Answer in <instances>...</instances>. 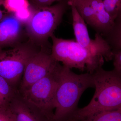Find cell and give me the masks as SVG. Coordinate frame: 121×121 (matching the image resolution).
<instances>
[{"label":"cell","mask_w":121,"mask_h":121,"mask_svg":"<svg viewBox=\"0 0 121 121\" xmlns=\"http://www.w3.org/2000/svg\"><path fill=\"white\" fill-rule=\"evenodd\" d=\"M93 75L95 92L90 103L78 108L68 121H80L98 113L121 109V73L102 67Z\"/></svg>","instance_id":"cell-1"},{"label":"cell","mask_w":121,"mask_h":121,"mask_svg":"<svg viewBox=\"0 0 121 121\" xmlns=\"http://www.w3.org/2000/svg\"><path fill=\"white\" fill-rule=\"evenodd\" d=\"M91 87H94L93 75L88 73L78 74L62 65L52 121H69L78 109V103L83 93Z\"/></svg>","instance_id":"cell-2"},{"label":"cell","mask_w":121,"mask_h":121,"mask_svg":"<svg viewBox=\"0 0 121 121\" xmlns=\"http://www.w3.org/2000/svg\"><path fill=\"white\" fill-rule=\"evenodd\" d=\"M50 37L52 41V55L66 67L92 74L104 64L103 57L82 47L76 40L58 38L54 34Z\"/></svg>","instance_id":"cell-3"},{"label":"cell","mask_w":121,"mask_h":121,"mask_svg":"<svg viewBox=\"0 0 121 121\" xmlns=\"http://www.w3.org/2000/svg\"><path fill=\"white\" fill-rule=\"evenodd\" d=\"M68 5V0L47 7L30 5L32 13L25 25L28 39L41 47H51L48 39L61 23Z\"/></svg>","instance_id":"cell-4"},{"label":"cell","mask_w":121,"mask_h":121,"mask_svg":"<svg viewBox=\"0 0 121 121\" xmlns=\"http://www.w3.org/2000/svg\"><path fill=\"white\" fill-rule=\"evenodd\" d=\"M62 66L26 89L19 90L21 96L28 105L50 121H52L55 109L56 94Z\"/></svg>","instance_id":"cell-5"},{"label":"cell","mask_w":121,"mask_h":121,"mask_svg":"<svg viewBox=\"0 0 121 121\" xmlns=\"http://www.w3.org/2000/svg\"><path fill=\"white\" fill-rule=\"evenodd\" d=\"M41 48L28 39L11 49L0 50V76L19 89L27 63Z\"/></svg>","instance_id":"cell-6"},{"label":"cell","mask_w":121,"mask_h":121,"mask_svg":"<svg viewBox=\"0 0 121 121\" xmlns=\"http://www.w3.org/2000/svg\"><path fill=\"white\" fill-rule=\"evenodd\" d=\"M52 47H41L29 60L26 67L19 90L26 89L53 72L60 65L51 55Z\"/></svg>","instance_id":"cell-7"},{"label":"cell","mask_w":121,"mask_h":121,"mask_svg":"<svg viewBox=\"0 0 121 121\" xmlns=\"http://www.w3.org/2000/svg\"><path fill=\"white\" fill-rule=\"evenodd\" d=\"M72 17V26L76 41L82 47L102 56L106 61L112 60L113 54L111 48L104 37L96 33L95 39H91L86 22L79 15L75 7L71 6Z\"/></svg>","instance_id":"cell-8"},{"label":"cell","mask_w":121,"mask_h":121,"mask_svg":"<svg viewBox=\"0 0 121 121\" xmlns=\"http://www.w3.org/2000/svg\"><path fill=\"white\" fill-rule=\"evenodd\" d=\"M25 36L27 35L24 24L13 13H8L0 21V50L24 42Z\"/></svg>","instance_id":"cell-9"},{"label":"cell","mask_w":121,"mask_h":121,"mask_svg":"<svg viewBox=\"0 0 121 121\" xmlns=\"http://www.w3.org/2000/svg\"><path fill=\"white\" fill-rule=\"evenodd\" d=\"M16 121H50L42 114L28 105L18 91L9 106Z\"/></svg>","instance_id":"cell-10"},{"label":"cell","mask_w":121,"mask_h":121,"mask_svg":"<svg viewBox=\"0 0 121 121\" xmlns=\"http://www.w3.org/2000/svg\"><path fill=\"white\" fill-rule=\"evenodd\" d=\"M93 8L95 14V28L97 33L104 36L112 28L114 20L106 10L101 0H87Z\"/></svg>","instance_id":"cell-11"},{"label":"cell","mask_w":121,"mask_h":121,"mask_svg":"<svg viewBox=\"0 0 121 121\" xmlns=\"http://www.w3.org/2000/svg\"><path fill=\"white\" fill-rule=\"evenodd\" d=\"M75 7L79 15L86 23L94 29L95 28V13L87 0H78L70 5Z\"/></svg>","instance_id":"cell-12"},{"label":"cell","mask_w":121,"mask_h":121,"mask_svg":"<svg viewBox=\"0 0 121 121\" xmlns=\"http://www.w3.org/2000/svg\"><path fill=\"white\" fill-rule=\"evenodd\" d=\"M103 37L112 51L121 49V15L115 20L110 30Z\"/></svg>","instance_id":"cell-13"},{"label":"cell","mask_w":121,"mask_h":121,"mask_svg":"<svg viewBox=\"0 0 121 121\" xmlns=\"http://www.w3.org/2000/svg\"><path fill=\"white\" fill-rule=\"evenodd\" d=\"M18 91V89L11 86L0 76V107H9Z\"/></svg>","instance_id":"cell-14"},{"label":"cell","mask_w":121,"mask_h":121,"mask_svg":"<svg viewBox=\"0 0 121 121\" xmlns=\"http://www.w3.org/2000/svg\"><path fill=\"white\" fill-rule=\"evenodd\" d=\"M80 121H121V109L103 111Z\"/></svg>","instance_id":"cell-15"},{"label":"cell","mask_w":121,"mask_h":121,"mask_svg":"<svg viewBox=\"0 0 121 121\" xmlns=\"http://www.w3.org/2000/svg\"><path fill=\"white\" fill-rule=\"evenodd\" d=\"M30 6L28 0H4L3 3V7L8 13H15Z\"/></svg>","instance_id":"cell-16"},{"label":"cell","mask_w":121,"mask_h":121,"mask_svg":"<svg viewBox=\"0 0 121 121\" xmlns=\"http://www.w3.org/2000/svg\"><path fill=\"white\" fill-rule=\"evenodd\" d=\"M105 8L113 19L121 15V0H105Z\"/></svg>","instance_id":"cell-17"},{"label":"cell","mask_w":121,"mask_h":121,"mask_svg":"<svg viewBox=\"0 0 121 121\" xmlns=\"http://www.w3.org/2000/svg\"><path fill=\"white\" fill-rule=\"evenodd\" d=\"M0 121H16L9 107H0Z\"/></svg>","instance_id":"cell-18"},{"label":"cell","mask_w":121,"mask_h":121,"mask_svg":"<svg viewBox=\"0 0 121 121\" xmlns=\"http://www.w3.org/2000/svg\"><path fill=\"white\" fill-rule=\"evenodd\" d=\"M63 0H28L30 5L34 7H47L51 5L55 2H60Z\"/></svg>","instance_id":"cell-19"},{"label":"cell","mask_w":121,"mask_h":121,"mask_svg":"<svg viewBox=\"0 0 121 121\" xmlns=\"http://www.w3.org/2000/svg\"><path fill=\"white\" fill-rule=\"evenodd\" d=\"M112 52L114 69L121 73V49Z\"/></svg>","instance_id":"cell-20"},{"label":"cell","mask_w":121,"mask_h":121,"mask_svg":"<svg viewBox=\"0 0 121 121\" xmlns=\"http://www.w3.org/2000/svg\"><path fill=\"white\" fill-rule=\"evenodd\" d=\"M4 0H0V21L1 20L5 17L7 15L8 13H5L4 11L1 10V6H3V3Z\"/></svg>","instance_id":"cell-21"},{"label":"cell","mask_w":121,"mask_h":121,"mask_svg":"<svg viewBox=\"0 0 121 121\" xmlns=\"http://www.w3.org/2000/svg\"><path fill=\"white\" fill-rule=\"evenodd\" d=\"M78 0H68V5L69 6L73 2H75V1Z\"/></svg>","instance_id":"cell-22"},{"label":"cell","mask_w":121,"mask_h":121,"mask_svg":"<svg viewBox=\"0 0 121 121\" xmlns=\"http://www.w3.org/2000/svg\"><path fill=\"white\" fill-rule=\"evenodd\" d=\"M101 0L102 1H104L105 0Z\"/></svg>","instance_id":"cell-23"}]
</instances>
